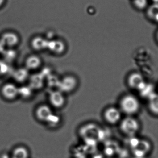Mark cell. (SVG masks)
<instances>
[{
  "mask_svg": "<svg viewBox=\"0 0 158 158\" xmlns=\"http://www.w3.org/2000/svg\"><path fill=\"white\" fill-rule=\"evenodd\" d=\"M120 105L122 111L129 116L136 114L140 109L138 99L130 94L125 95L122 98Z\"/></svg>",
  "mask_w": 158,
  "mask_h": 158,
  "instance_id": "obj_1",
  "label": "cell"
},
{
  "mask_svg": "<svg viewBox=\"0 0 158 158\" xmlns=\"http://www.w3.org/2000/svg\"><path fill=\"white\" fill-rule=\"evenodd\" d=\"M139 125L138 121L134 117L128 116L122 120L120 125L121 131L129 136H133L139 131Z\"/></svg>",
  "mask_w": 158,
  "mask_h": 158,
  "instance_id": "obj_2",
  "label": "cell"
},
{
  "mask_svg": "<svg viewBox=\"0 0 158 158\" xmlns=\"http://www.w3.org/2000/svg\"><path fill=\"white\" fill-rule=\"evenodd\" d=\"M77 81L74 77L67 76L60 81L59 84L60 91L62 92H71L73 91L77 86Z\"/></svg>",
  "mask_w": 158,
  "mask_h": 158,
  "instance_id": "obj_3",
  "label": "cell"
},
{
  "mask_svg": "<svg viewBox=\"0 0 158 158\" xmlns=\"http://www.w3.org/2000/svg\"><path fill=\"white\" fill-rule=\"evenodd\" d=\"M1 93L6 99L13 100L19 96V88L13 83H7L2 86Z\"/></svg>",
  "mask_w": 158,
  "mask_h": 158,
  "instance_id": "obj_4",
  "label": "cell"
},
{
  "mask_svg": "<svg viewBox=\"0 0 158 158\" xmlns=\"http://www.w3.org/2000/svg\"><path fill=\"white\" fill-rule=\"evenodd\" d=\"M0 41L4 48H11L18 44L19 38L15 33L6 32L2 35L0 38Z\"/></svg>",
  "mask_w": 158,
  "mask_h": 158,
  "instance_id": "obj_5",
  "label": "cell"
},
{
  "mask_svg": "<svg viewBox=\"0 0 158 158\" xmlns=\"http://www.w3.org/2000/svg\"><path fill=\"white\" fill-rule=\"evenodd\" d=\"M104 117L107 123L115 124L121 120V111L115 107H109L104 111Z\"/></svg>",
  "mask_w": 158,
  "mask_h": 158,
  "instance_id": "obj_6",
  "label": "cell"
},
{
  "mask_svg": "<svg viewBox=\"0 0 158 158\" xmlns=\"http://www.w3.org/2000/svg\"><path fill=\"white\" fill-rule=\"evenodd\" d=\"M128 84L131 88L140 91L146 85L143 76L140 74L136 73H133L129 76Z\"/></svg>",
  "mask_w": 158,
  "mask_h": 158,
  "instance_id": "obj_7",
  "label": "cell"
},
{
  "mask_svg": "<svg viewBox=\"0 0 158 158\" xmlns=\"http://www.w3.org/2000/svg\"><path fill=\"white\" fill-rule=\"evenodd\" d=\"M49 99L50 103L54 108H62L65 103V98L64 93L60 90H55L51 92Z\"/></svg>",
  "mask_w": 158,
  "mask_h": 158,
  "instance_id": "obj_8",
  "label": "cell"
},
{
  "mask_svg": "<svg viewBox=\"0 0 158 158\" xmlns=\"http://www.w3.org/2000/svg\"><path fill=\"white\" fill-rule=\"evenodd\" d=\"M35 116L40 121L47 123L53 114L52 110L48 105L42 104L39 106L35 110Z\"/></svg>",
  "mask_w": 158,
  "mask_h": 158,
  "instance_id": "obj_9",
  "label": "cell"
},
{
  "mask_svg": "<svg viewBox=\"0 0 158 158\" xmlns=\"http://www.w3.org/2000/svg\"><path fill=\"white\" fill-rule=\"evenodd\" d=\"M47 49L55 54H61L65 49V45L60 40H50L48 41Z\"/></svg>",
  "mask_w": 158,
  "mask_h": 158,
  "instance_id": "obj_10",
  "label": "cell"
},
{
  "mask_svg": "<svg viewBox=\"0 0 158 158\" xmlns=\"http://www.w3.org/2000/svg\"><path fill=\"white\" fill-rule=\"evenodd\" d=\"M41 64V60L38 56L31 55L27 59L25 68L27 70H34L38 69Z\"/></svg>",
  "mask_w": 158,
  "mask_h": 158,
  "instance_id": "obj_11",
  "label": "cell"
},
{
  "mask_svg": "<svg viewBox=\"0 0 158 158\" xmlns=\"http://www.w3.org/2000/svg\"><path fill=\"white\" fill-rule=\"evenodd\" d=\"M48 40L41 37H36L32 40L31 45L32 48L37 51H41L48 48Z\"/></svg>",
  "mask_w": 158,
  "mask_h": 158,
  "instance_id": "obj_12",
  "label": "cell"
},
{
  "mask_svg": "<svg viewBox=\"0 0 158 158\" xmlns=\"http://www.w3.org/2000/svg\"><path fill=\"white\" fill-rule=\"evenodd\" d=\"M13 77L17 82L20 83L24 82L29 78L28 70L26 68H20L15 72Z\"/></svg>",
  "mask_w": 158,
  "mask_h": 158,
  "instance_id": "obj_13",
  "label": "cell"
},
{
  "mask_svg": "<svg viewBox=\"0 0 158 158\" xmlns=\"http://www.w3.org/2000/svg\"><path fill=\"white\" fill-rule=\"evenodd\" d=\"M43 77L40 74L33 75L30 78L29 86L33 89H39L43 85Z\"/></svg>",
  "mask_w": 158,
  "mask_h": 158,
  "instance_id": "obj_14",
  "label": "cell"
},
{
  "mask_svg": "<svg viewBox=\"0 0 158 158\" xmlns=\"http://www.w3.org/2000/svg\"><path fill=\"white\" fill-rule=\"evenodd\" d=\"M28 150L23 146H19L14 149L12 158H29Z\"/></svg>",
  "mask_w": 158,
  "mask_h": 158,
  "instance_id": "obj_15",
  "label": "cell"
},
{
  "mask_svg": "<svg viewBox=\"0 0 158 158\" xmlns=\"http://www.w3.org/2000/svg\"><path fill=\"white\" fill-rule=\"evenodd\" d=\"M147 16L149 19L154 22H157L158 18V4L153 3L147 8Z\"/></svg>",
  "mask_w": 158,
  "mask_h": 158,
  "instance_id": "obj_16",
  "label": "cell"
},
{
  "mask_svg": "<svg viewBox=\"0 0 158 158\" xmlns=\"http://www.w3.org/2000/svg\"><path fill=\"white\" fill-rule=\"evenodd\" d=\"M148 0H133L134 7L139 10H142L148 7Z\"/></svg>",
  "mask_w": 158,
  "mask_h": 158,
  "instance_id": "obj_17",
  "label": "cell"
},
{
  "mask_svg": "<svg viewBox=\"0 0 158 158\" xmlns=\"http://www.w3.org/2000/svg\"><path fill=\"white\" fill-rule=\"evenodd\" d=\"M33 89L30 86L23 87L21 88H19V96L24 98H28L32 95Z\"/></svg>",
  "mask_w": 158,
  "mask_h": 158,
  "instance_id": "obj_18",
  "label": "cell"
},
{
  "mask_svg": "<svg viewBox=\"0 0 158 158\" xmlns=\"http://www.w3.org/2000/svg\"><path fill=\"white\" fill-rule=\"evenodd\" d=\"M60 118L58 115L54 114H52L50 117L49 120H48L47 123L50 125L54 126L57 125L58 124L60 123Z\"/></svg>",
  "mask_w": 158,
  "mask_h": 158,
  "instance_id": "obj_19",
  "label": "cell"
},
{
  "mask_svg": "<svg viewBox=\"0 0 158 158\" xmlns=\"http://www.w3.org/2000/svg\"><path fill=\"white\" fill-rule=\"evenodd\" d=\"M8 65L4 62L0 61V76L5 74L8 71Z\"/></svg>",
  "mask_w": 158,
  "mask_h": 158,
  "instance_id": "obj_20",
  "label": "cell"
},
{
  "mask_svg": "<svg viewBox=\"0 0 158 158\" xmlns=\"http://www.w3.org/2000/svg\"><path fill=\"white\" fill-rule=\"evenodd\" d=\"M5 53V57L6 59L8 60H12L14 59L15 57L16 56L15 52L12 50H9L8 51H4Z\"/></svg>",
  "mask_w": 158,
  "mask_h": 158,
  "instance_id": "obj_21",
  "label": "cell"
},
{
  "mask_svg": "<svg viewBox=\"0 0 158 158\" xmlns=\"http://www.w3.org/2000/svg\"><path fill=\"white\" fill-rule=\"evenodd\" d=\"M4 46L2 45V44L0 41V52H3L4 51Z\"/></svg>",
  "mask_w": 158,
  "mask_h": 158,
  "instance_id": "obj_22",
  "label": "cell"
},
{
  "mask_svg": "<svg viewBox=\"0 0 158 158\" xmlns=\"http://www.w3.org/2000/svg\"><path fill=\"white\" fill-rule=\"evenodd\" d=\"M4 2H5V0H0V7L2 6V5L4 3Z\"/></svg>",
  "mask_w": 158,
  "mask_h": 158,
  "instance_id": "obj_23",
  "label": "cell"
},
{
  "mask_svg": "<svg viewBox=\"0 0 158 158\" xmlns=\"http://www.w3.org/2000/svg\"><path fill=\"white\" fill-rule=\"evenodd\" d=\"M152 1L154 2V3H157V1H158V0H152Z\"/></svg>",
  "mask_w": 158,
  "mask_h": 158,
  "instance_id": "obj_24",
  "label": "cell"
}]
</instances>
